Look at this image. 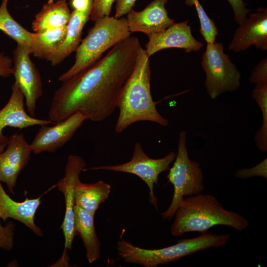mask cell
Returning <instances> with one entry per match:
<instances>
[{
	"label": "cell",
	"mask_w": 267,
	"mask_h": 267,
	"mask_svg": "<svg viewBox=\"0 0 267 267\" xmlns=\"http://www.w3.org/2000/svg\"><path fill=\"white\" fill-rule=\"evenodd\" d=\"M141 48L138 38L130 36L89 68L62 82L53 94L49 120L56 123L80 113L87 120L99 122L111 116Z\"/></svg>",
	"instance_id": "6da1fadb"
},
{
	"label": "cell",
	"mask_w": 267,
	"mask_h": 267,
	"mask_svg": "<svg viewBox=\"0 0 267 267\" xmlns=\"http://www.w3.org/2000/svg\"><path fill=\"white\" fill-rule=\"evenodd\" d=\"M149 57L144 49H140L134 69L119 95V109L115 131L120 134L132 124L149 121L166 127L169 121L158 111L150 91Z\"/></svg>",
	"instance_id": "7a4b0ae2"
},
{
	"label": "cell",
	"mask_w": 267,
	"mask_h": 267,
	"mask_svg": "<svg viewBox=\"0 0 267 267\" xmlns=\"http://www.w3.org/2000/svg\"><path fill=\"white\" fill-rule=\"evenodd\" d=\"M174 216L170 230L174 237L189 232L206 233L216 225H226L242 231L249 225L243 216L225 209L214 196L202 193L183 198Z\"/></svg>",
	"instance_id": "3957f363"
},
{
	"label": "cell",
	"mask_w": 267,
	"mask_h": 267,
	"mask_svg": "<svg viewBox=\"0 0 267 267\" xmlns=\"http://www.w3.org/2000/svg\"><path fill=\"white\" fill-rule=\"evenodd\" d=\"M230 236L229 234L203 233L195 237L180 239L176 244L157 249L141 248L122 239L117 242L116 249L118 255L125 263L157 267L199 251L221 247L227 243Z\"/></svg>",
	"instance_id": "277c9868"
},
{
	"label": "cell",
	"mask_w": 267,
	"mask_h": 267,
	"mask_svg": "<svg viewBox=\"0 0 267 267\" xmlns=\"http://www.w3.org/2000/svg\"><path fill=\"white\" fill-rule=\"evenodd\" d=\"M94 26L76 50L73 66L58 80L64 82L89 68L110 47L131 36L126 18L106 16L94 21Z\"/></svg>",
	"instance_id": "5b68a950"
},
{
	"label": "cell",
	"mask_w": 267,
	"mask_h": 267,
	"mask_svg": "<svg viewBox=\"0 0 267 267\" xmlns=\"http://www.w3.org/2000/svg\"><path fill=\"white\" fill-rule=\"evenodd\" d=\"M186 136L185 131H181L179 133L178 152L167 176L169 181L173 185L174 190L171 204L165 212L160 214L164 220L173 219L184 196L201 193L205 188L200 164L191 160L188 156Z\"/></svg>",
	"instance_id": "8992f818"
},
{
	"label": "cell",
	"mask_w": 267,
	"mask_h": 267,
	"mask_svg": "<svg viewBox=\"0 0 267 267\" xmlns=\"http://www.w3.org/2000/svg\"><path fill=\"white\" fill-rule=\"evenodd\" d=\"M222 43H207L201 56V65L205 71V87L213 99L226 92H233L240 86L241 73L223 51Z\"/></svg>",
	"instance_id": "52a82bcc"
},
{
	"label": "cell",
	"mask_w": 267,
	"mask_h": 267,
	"mask_svg": "<svg viewBox=\"0 0 267 267\" xmlns=\"http://www.w3.org/2000/svg\"><path fill=\"white\" fill-rule=\"evenodd\" d=\"M176 153L171 151L163 158L152 159L144 152L139 142L134 144L133 156L128 162L115 165H104L91 167L86 170H107L124 172L135 175L143 180L149 188V200L158 210L157 198L154 195V185H157L158 177L162 172L167 171L174 162Z\"/></svg>",
	"instance_id": "ba28073f"
},
{
	"label": "cell",
	"mask_w": 267,
	"mask_h": 267,
	"mask_svg": "<svg viewBox=\"0 0 267 267\" xmlns=\"http://www.w3.org/2000/svg\"><path fill=\"white\" fill-rule=\"evenodd\" d=\"M31 54L29 47L17 45L13 51L12 75L24 95L27 112L35 117L37 102L43 90L39 71L31 59Z\"/></svg>",
	"instance_id": "9c48e42d"
},
{
	"label": "cell",
	"mask_w": 267,
	"mask_h": 267,
	"mask_svg": "<svg viewBox=\"0 0 267 267\" xmlns=\"http://www.w3.org/2000/svg\"><path fill=\"white\" fill-rule=\"evenodd\" d=\"M86 166V162L83 157L70 155L67 158L64 176L56 184L57 189L64 195L65 203L64 218L60 226L65 238L64 251L67 249H71L75 235L74 214L75 188L80 180V175Z\"/></svg>",
	"instance_id": "30bf717a"
},
{
	"label": "cell",
	"mask_w": 267,
	"mask_h": 267,
	"mask_svg": "<svg viewBox=\"0 0 267 267\" xmlns=\"http://www.w3.org/2000/svg\"><path fill=\"white\" fill-rule=\"evenodd\" d=\"M86 120L84 115L76 113L52 126H40L30 144L32 152L40 154L44 152H55L72 138Z\"/></svg>",
	"instance_id": "8fae6325"
},
{
	"label": "cell",
	"mask_w": 267,
	"mask_h": 267,
	"mask_svg": "<svg viewBox=\"0 0 267 267\" xmlns=\"http://www.w3.org/2000/svg\"><path fill=\"white\" fill-rule=\"evenodd\" d=\"M32 152L24 134L15 133L8 137L5 148L0 153V181L6 184L12 194L18 177L28 164Z\"/></svg>",
	"instance_id": "7c38bea8"
},
{
	"label": "cell",
	"mask_w": 267,
	"mask_h": 267,
	"mask_svg": "<svg viewBox=\"0 0 267 267\" xmlns=\"http://www.w3.org/2000/svg\"><path fill=\"white\" fill-rule=\"evenodd\" d=\"M188 21L174 22L165 30L147 36L149 40L145 50L148 56L161 50L172 47L182 48L186 53L200 50L204 44L192 36Z\"/></svg>",
	"instance_id": "4fadbf2b"
},
{
	"label": "cell",
	"mask_w": 267,
	"mask_h": 267,
	"mask_svg": "<svg viewBox=\"0 0 267 267\" xmlns=\"http://www.w3.org/2000/svg\"><path fill=\"white\" fill-rule=\"evenodd\" d=\"M249 17L239 26L228 45L235 52L246 50L251 45L261 50H267V9L259 7L249 13Z\"/></svg>",
	"instance_id": "5bb4252c"
},
{
	"label": "cell",
	"mask_w": 267,
	"mask_h": 267,
	"mask_svg": "<svg viewBox=\"0 0 267 267\" xmlns=\"http://www.w3.org/2000/svg\"><path fill=\"white\" fill-rule=\"evenodd\" d=\"M12 92L5 106L0 110V144L7 145L8 137L3 134L4 128L10 127L22 130L29 127L54 124L49 120L31 116L24 107V97L15 83L11 87Z\"/></svg>",
	"instance_id": "9a60e30c"
},
{
	"label": "cell",
	"mask_w": 267,
	"mask_h": 267,
	"mask_svg": "<svg viewBox=\"0 0 267 267\" xmlns=\"http://www.w3.org/2000/svg\"><path fill=\"white\" fill-rule=\"evenodd\" d=\"M168 0H153L143 10L133 8L127 13V20L131 33L140 32L147 36L162 31L174 23L168 15L165 5Z\"/></svg>",
	"instance_id": "2e32d148"
},
{
	"label": "cell",
	"mask_w": 267,
	"mask_h": 267,
	"mask_svg": "<svg viewBox=\"0 0 267 267\" xmlns=\"http://www.w3.org/2000/svg\"><path fill=\"white\" fill-rule=\"evenodd\" d=\"M41 197L18 202L13 200L5 191L0 181V219L17 220L29 228L35 234L43 236V232L35 223L37 210L41 203Z\"/></svg>",
	"instance_id": "e0dca14e"
},
{
	"label": "cell",
	"mask_w": 267,
	"mask_h": 267,
	"mask_svg": "<svg viewBox=\"0 0 267 267\" xmlns=\"http://www.w3.org/2000/svg\"><path fill=\"white\" fill-rule=\"evenodd\" d=\"M92 5V3L84 10H74L71 12L65 39L49 60L52 66L60 64L76 51L81 41L83 28L89 19Z\"/></svg>",
	"instance_id": "ac0fdd59"
},
{
	"label": "cell",
	"mask_w": 267,
	"mask_h": 267,
	"mask_svg": "<svg viewBox=\"0 0 267 267\" xmlns=\"http://www.w3.org/2000/svg\"><path fill=\"white\" fill-rule=\"evenodd\" d=\"M74 229L75 235L82 238L89 264L100 258L101 244L96 234L94 216L79 206L74 205Z\"/></svg>",
	"instance_id": "d6986e66"
},
{
	"label": "cell",
	"mask_w": 267,
	"mask_h": 267,
	"mask_svg": "<svg viewBox=\"0 0 267 267\" xmlns=\"http://www.w3.org/2000/svg\"><path fill=\"white\" fill-rule=\"evenodd\" d=\"M66 0H48L36 15L32 28L35 33L67 26L71 17Z\"/></svg>",
	"instance_id": "ffe728a7"
},
{
	"label": "cell",
	"mask_w": 267,
	"mask_h": 267,
	"mask_svg": "<svg viewBox=\"0 0 267 267\" xmlns=\"http://www.w3.org/2000/svg\"><path fill=\"white\" fill-rule=\"evenodd\" d=\"M111 186L103 180L93 183L77 182L74 193L75 205L94 216L100 205L108 197Z\"/></svg>",
	"instance_id": "44dd1931"
},
{
	"label": "cell",
	"mask_w": 267,
	"mask_h": 267,
	"mask_svg": "<svg viewBox=\"0 0 267 267\" xmlns=\"http://www.w3.org/2000/svg\"><path fill=\"white\" fill-rule=\"evenodd\" d=\"M66 29L67 26H65L34 33L30 47L31 53L37 58L49 61L63 42Z\"/></svg>",
	"instance_id": "7402d4cb"
},
{
	"label": "cell",
	"mask_w": 267,
	"mask_h": 267,
	"mask_svg": "<svg viewBox=\"0 0 267 267\" xmlns=\"http://www.w3.org/2000/svg\"><path fill=\"white\" fill-rule=\"evenodd\" d=\"M8 0H2L0 5V30L17 44L30 47L34 33L25 29L11 16L7 9Z\"/></svg>",
	"instance_id": "603a6c76"
},
{
	"label": "cell",
	"mask_w": 267,
	"mask_h": 267,
	"mask_svg": "<svg viewBox=\"0 0 267 267\" xmlns=\"http://www.w3.org/2000/svg\"><path fill=\"white\" fill-rule=\"evenodd\" d=\"M251 96L260 107L263 116V122L255 136L258 148L262 152L267 151V84L256 85Z\"/></svg>",
	"instance_id": "cb8c5ba5"
},
{
	"label": "cell",
	"mask_w": 267,
	"mask_h": 267,
	"mask_svg": "<svg viewBox=\"0 0 267 267\" xmlns=\"http://www.w3.org/2000/svg\"><path fill=\"white\" fill-rule=\"evenodd\" d=\"M185 4L189 6H194L200 20V32L207 43L215 42L219 31L215 22L210 19L205 11L199 0H185Z\"/></svg>",
	"instance_id": "d4e9b609"
},
{
	"label": "cell",
	"mask_w": 267,
	"mask_h": 267,
	"mask_svg": "<svg viewBox=\"0 0 267 267\" xmlns=\"http://www.w3.org/2000/svg\"><path fill=\"white\" fill-rule=\"evenodd\" d=\"M237 178L245 179L253 177H262L267 179V158L253 167L240 169L235 173Z\"/></svg>",
	"instance_id": "484cf974"
},
{
	"label": "cell",
	"mask_w": 267,
	"mask_h": 267,
	"mask_svg": "<svg viewBox=\"0 0 267 267\" xmlns=\"http://www.w3.org/2000/svg\"><path fill=\"white\" fill-rule=\"evenodd\" d=\"M116 0H93L89 19L95 21L99 18L110 16L113 3Z\"/></svg>",
	"instance_id": "4316f807"
},
{
	"label": "cell",
	"mask_w": 267,
	"mask_h": 267,
	"mask_svg": "<svg viewBox=\"0 0 267 267\" xmlns=\"http://www.w3.org/2000/svg\"><path fill=\"white\" fill-rule=\"evenodd\" d=\"M15 224L8 222L2 225L0 222V249L11 250L14 247Z\"/></svg>",
	"instance_id": "83f0119b"
},
{
	"label": "cell",
	"mask_w": 267,
	"mask_h": 267,
	"mask_svg": "<svg viewBox=\"0 0 267 267\" xmlns=\"http://www.w3.org/2000/svg\"><path fill=\"white\" fill-rule=\"evenodd\" d=\"M249 82L256 85L267 84V59L263 58L252 70Z\"/></svg>",
	"instance_id": "f1b7e54d"
},
{
	"label": "cell",
	"mask_w": 267,
	"mask_h": 267,
	"mask_svg": "<svg viewBox=\"0 0 267 267\" xmlns=\"http://www.w3.org/2000/svg\"><path fill=\"white\" fill-rule=\"evenodd\" d=\"M232 7L234 20L239 25L242 23L247 17L250 10L246 8V4L243 0H228Z\"/></svg>",
	"instance_id": "f546056e"
},
{
	"label": "cell",
	"mask_w": 267,
	"mask_h": 267,
	"mask_svg": "<svg viewBox=\"0 0 267 267\" xmlns=\"http://www.w3.org/2000/svg\"><path fill=\"white\" fill-rule=\"evenodd\" d=\"M13 60L3 53H0V77L7 78L12 75Z\"/></svg>",
	"instance_id": "4dcf8cb0"
},
{
	"label": "cell",
	"mask_w": 267,
	"mask_h": 267,
	"mask_svg": "<svg viewBox=\"0 0 267 267\" xmlns=\"http://www.w3.org/2000/svg\"><path fill=\"white\" fill-rule=\"evenodd\" d=\"M137 0H116L114 17L120 18L130 11Z\"/></svg>",
	"instance_id": "1f68e13d"
},
{
	"label": "cell",
	"mask_w": 267,
	"mask_h": 267,
	"mask_svg": "<svg viewBox=\"0 0 267 267\" xmlns=\"http://www.w3.org/2000/svg\"><path fill=\"white\" fill-rule=\"evenodd\" d=\"M6 145L0 144V153L2 152L6 147Z\"/></svg>",
	"instance_id": "d6a6232c"
}]
</instances>
